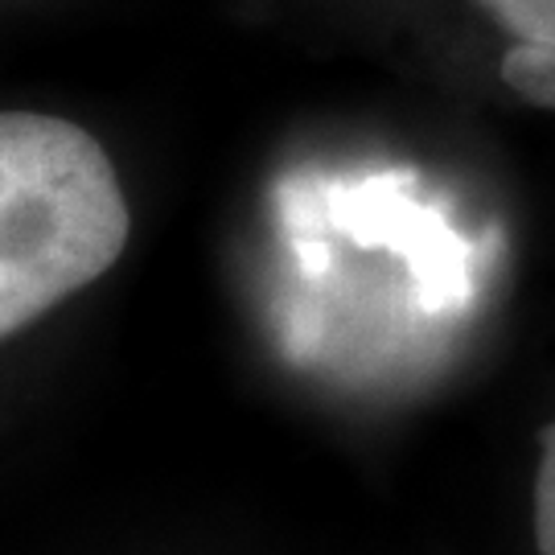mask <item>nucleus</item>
<instances>
[{"label":"nucleus","instance_id":"obj_1","mask_svg":"<svg viewBox=\"0 0 555 555\" xmlns=\"http://www.w3.org/2000/svg\"><path fill=\"white\" fill-rule=\"evenodd\" d=\"M128 202L103 144L41 112H0V341L112 268Z\"/></svg>","mask_w":555,"mask_h":555},{"label":"nucleus","instance_id":"obj_4","mask_svg":"<svg viewBox=\"0 0 555 555\" xmlns=\"http://www.w3.org/2000/svg\"><path fill=\"white\" fill-rule=\"evenodd\" d=\"M535 543L539 555H555V424L543 440V461L535 477Z\"/></svg>","mask_w":555,"mask_h":555},{"label":"nucleus","instance_id":"obj_2","mask_svg":"<svg viewBox=\"0 0 555 555\" xmlns=\"http://www.w3.org/2000/svg\"><path fill=\"white\" fill-rule=\"evenodd\" d=\"M502 82L518 100L555 112V46L547 41H515L502 59Z\"/></svg>","mask_w":555,"mask_h":555},{"label":"nucleus","instance_id":"obj_3","mask_svg":"<svg viewBox=\"0 0 555 555\" xmlns=\"http://www.w3.org/2000/svg\"><path fill=\"white\" fill-rule=\"evenodd\" d=\"M518 41L555 46V0H481Z\"/></svg>","mask_w":555,"mask_h":555}]
</instances>
